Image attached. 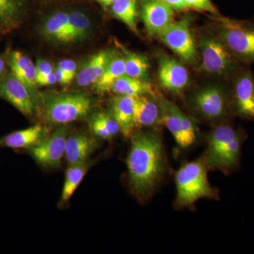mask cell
I'll use <instances>...</instances> for the list:
<instances>
[{
    "label": "cell",
    "mask_w": 254,
    "mask_h": 254,
    "mask_svg": "<svg viewBox=\"0 0 254 254\" xmlns=\"http://www.w3.org/2000/svg\"><path fill=\"white\" fill-rule=\"evenodd\" d=\"M127 158L128 185L135 197L147 201L161 185L168 169L163 141L158 132H133Z\"/></svg>",
    "instance_id": "cell-1"
},
{
    "label": "cell",
    "mask_w": 254,
    "mask_h": 254,
    "mask_svg": "<svg viewBox=\"0 0 254 254\" xmlns=\"http://www.w3.org/2000/svg\"><path fill=\"white\" fill-rule=\"evenodd\" d=\"M247 138V133L242 128H235L229 123L217 125L205 138L207 147L203 156L208 170L220 171L225 175L237 171Z\"/></svg>",
    "instance_id": "cell-2"
},
{
    "label": "cell",
    "mask_w": 254,
    "mask_h": 254,
    "mask_svg": "<svg viewBox=\"0 0 254 254\" xmlns=\"http://www.w3.org/2000/svg\"><path fill=\"white\" fill-rule=\"evenodd\" d=\"M208 167L204 157L187 162L175 173L177 195L174 206L180 210L190 208L201 198L219 199V191L208 180Z\"/></svg>",
    "instance_id": "cell-3"
},
{
    "label": "cell",
    "mask_w": 254,
    "mask_h": 254,
    "mask_svg": "<svg viewBox=\"0 0 254 254\" xmlns=\"http://www.w3.org/2000/svg\"><path fill=\"white\" fill-rule=\"evenodd\" d=\"M93 105V100L83 93H41L40 112L48 123L63 126L86 118Z\"/></svg>",
    "instance_id": "cell-4"
},
{
    "label": "cell",
    "mask_w": 254,
    "mask_h": 254,
    "mask_svg": "<svg viewBox=\"0 0 254 254\" xmlns=\"http://www.w3.org/2000/svg\"><path fill=\"white\" fill-rule=\"evenodd\" d=\"M190 108L193 114L208 123L217 125L228 123L235 116L232 103V88L208 85L195 92L190 99Z\"/></svg>",
    "instance_id": "cell-5"
},
{
    "label": "cell",
    "mask_w": 254,
    "mask_h": 254,
    "mask_svg": "<svg viewBox=\"0 0 254 254\" xmlns=\"http://www.w3.org/2000/svg\"><path fill=\"white\" fill-rule=\"evenodd\" d=\"M200 68L208 74L233 79L245 67L217 34L205 33L199 41Z\"/></svg>",
    "instance_id": "cell-6"
},
{
    "label": "cell",
    "mask_w": 254,
    "mask_h": 254,
    "mask_svg": "<svg viewBox=\"0 0 254 254\" xmlns=\"http://www.w3.org/2000/svg\"><path fill=\"white\" fill-rule=\"evenodd\" d=\"M216 34L240 63H254V22L215 15Z\"/></svg>",
    "instance_id": "cell-7"
},
{
    "label": "cell",
    "mask_w": 254,
    "mask_h": 254,
    "mask_svg": "<svg viewBox=\"0 0 254 254\" xmlns=\"http://www.w3.org/2000/svg\"><path fill=\"white\" fill-rule=\"evenodd\" d=\"M157 99L161 111V125L168 128L180 148L187 149L191 147L197 140L195 120L163 95L158 93Z\"/></svg>",
    "instance_id": "cell-8"
},
{
    "label": "cell",
    "mask_w": 254,
    "mask_h": 254,
    "mask_svg": "<svg viewBox=\"0 0 254 254\" xmlns=\"http://www.w3.org/2000/svg\"><path fill=\"white\" fill-rule=\"evenodd\" d=\"M190 16H185L170 23L158 37L183 63L195 66L199 63L200 54L190 31Z\"/></svg>",
    "instance_id": "cell-9"
},
{
    "label": "cell",
    "mask_w": 254,
    "mask_h": 254,
    "mask_svg": "<svg viewBox=\"0 0 254 254\" xmlns=\"http://www.w3.org/2000/svg\"><path fill=\"white\" fill-rule=\"evenodd\" d=\"M0 98L28 118L41 110V93L28 88L11 72L0 81Z\"/></svg>",
    "instance_id": "cell-10"
},
{
    "label": "cell",
    "mask_w": 254,
    "mask_h": 254,
    "mask_svg": "<svg viewBox=\"0 0 254 254\" xmlns=\"http://www.w3.org/2000/svg\"><path fill=\"white\" fill-rule=\"evenodd\" d=\"M69 127L63 125L53 134L46 137L38 144L28 150L32 158L38 165L46 169H57L61 166L65 155L66 140Z\"/></svg>",
    "instance_id": "cell-11"
},
{
    "label": "cell",
    "mask_w": 254,
    "mask_h": 254,
    "mask_svg": "<svg viewBox=\"0 0 254 254\" xmlns=\"http://www.w3.org/2000/svg\"><path fill=\"white\" fill-rule=\"evenodd\" d=\"M232 103L235 116L254 121V75L244 68L232 79Z\"/></svg>",
    "instance_id": "cell-12"
},
{
    "label": "cell",
    "mask_w": 254,
    "mask_h": 254,
    "mask_svg": "<svg viewBox=\"0 0 254 254\" xmlns=\"http://www.w3.org/2000/svg\"><path fill=\"white\" fill-rule=\"evenodd\" d=\"M158 78L162 88L179 94L190 84V74L180 60L161 53L158 56Z\"/></svg>",
    "instance_id": "cell-13"
},
{
    "label": "cell",
    "mask_w": 254,
    "mask_h": 254,
    "mask_svg": "<svg viewBox=\"0 0 254 254\" xmlns=\"http://www.w3.org/2000/svg\"><path fill=\"white\" fill-rule=\"evenodd\" d=\"M141 16L147 34L158 36L174 21L172 6L160 0H141Z\"/></svg>",
    "instance_id": "cell-14"
},
{
    "label": "cell",
    "mask_w": 254,
    "mask_h": 254,
    "mask_svg": "<svg viewBox=\"0 0 254 254\" xmlns=\"http://www.w3.org/2000/svg\"><path fill=\"white\" fill-rule=\"evenodd\" d=\"M133 125L134 128L161 125V111L157 94L143 95L135 98Z\"/></svg>",
    "instance_id": "cell-15"
},
{
    "label": "cell",
    "mask_w": 254,
    "mask_h": 254,
    "mask_svg": "<svg viewBox=\"0 0 254 254\" xmlns=\"http://www.w3.org/2000/svg\"><path fill=\"white\" fill-rule=\"evenodd\" d=\"M115 53L113 50H101L88 58L76 75L78 86L87 87L96 83L103 76Z\"/></svg>",
    "instance_id": "cell-16"
},
{
    "label": "cell",
    "mask_w": 254,
    "mask_h": 254,
    "mask_svg": "<svg viewBox=\"0 0 254 254\" xmlns=\"http://www.w3.org/2000/svg\"><path fill=\"white\" fill-rule=\"evenodd\" d=\"M46 135V128L41 124H36L0 138V148L29 150L44 139Z\"/></svg>",
    "instance_id": "cell-17"
},
{
    "label": "cell",
    "mask_w": 254,
    "mask_h": 254,
    "mask_svg": "<svg viewBox=\"0 0 254 254\" xmlns=\"http://www.w3.org/2000/svg\"><path fill=\"white\" fill-rule=\"evenodd\" d=\"M110 113L118 123L120 132L125 138L131 137L135 128L133 125L135 98L117 95L110 100Z\"/></svg>",
    "instance_id": "cell-18"
},
{
    "label": "cell",
    "mask_w": 254,
    "mask_h": 254,
    "mask_svg": "<svg viewBox=\"0 0 254 254\" xmlns=\"http://www.w3.org/2000/svg\"><path fill=\"white\" fill-rule=\"evenodd\" d=\"M91 31V20L86 13L81 10H68L67 26L58 43L68 44L84 41L90 36Z\"/></svg>",
    "instance_id": "cell-19"
},
{
    "label": "cell",
    "mask_w": 254,
    "mask_h": 254,
    "mask_svg": "<svg viewBox=\"0 0 254 254\" xmlns=\"http://www.w3.org/2000/svg\"><path fill=\"white\" fill-rule=\"evenodd\" d=\"M97 146V142L85 133L70 135L66 140L65 158L68 165L83 163L88 160Z\"/></svg>",
    "instance_id": "cell-20"
},
{
    "label": "cell",
    "mask_w": 254,
    "mask_h": 254,
    "mask_svg": "<svg viewBox=\"0 0 254 254\" xmlns=\"http://www.w3.org/2000/svg\"><path fill=\"white\" fill-rule=\"evenodd\" d=\"M11 72L33 91L36 89L37 71L36 64L21 52L14 50L8 57Z\"/></svg>",
    "instance_id": "cell-21"
},
{
    "label": "cell",
    "mask_w": 254,
    "mask_h": 254,
    "mask_svg": "<svg viewBox=\"0 0 254 254\" xmlns=\"http://www.w3.org/2000/svg\"><path fill=\"white\" fill-rule=\"evenodd\" d=\"M116 43L125 61V75L142 81H148L150 63L148 58L139 53L130 51L118 42Z\"/></svg>",
    "instance_id": "cell-22"
},
{
    "label": "cell",
    "mask_w": 254,
    "mask_h": 254,
    "mask_svg": "<svg viewBox=\"0 0 254 254\" xmlns=\"http://www.w3.org/2000/svg\"><path fill=\"white\" fill-rule=\"evenodd\" d=\"M26 0H0V31L8 33L15 29L22 18Z\"/></svg>",
    "instance_id": "cell-23"
},
{
    "label": "cell",
    "mask_w": 254,
    "mask_h": 254,
    "mask_svg": "<svg viewBox=\"0 0 254 254\" xmlns=\"http://www.w3.org/2000/svg\"><path fill=\"white\" fill-rule=\"evenodd\" d=\"M110 92L133 98L143 95L155 94L149 82L130 77L125 74L114 82Z\"/></svg>",
    "instance_id": "cell-24"
},
{
    "label": "cell",
    "mask_w": 254,
    "mask_h": 254,
    "mask_svg": "<svg viewBox=\"0 0 254 254\" xmlns=\"http://www.w3.org/2000/svg\"><path fill=\"white\" fill-rule=\"evenodd\" d=\"M88 161L89 160L76 164V165H69V168L66 172L61 199H60V205H63L67 203L68 200L74 193L75 190L81 183L82 180H83L85 175L88 173V170L92 165L91 162Z\"/></svg>",
    "instance_id": "cell-25"
},
{
    "label": "cell",
    "mask_w": 254,
    "mask_h": 254,
    "mask_svg": "<svg viewBox=\"0 0 254 254\" xmlns=\"http://www.w3.org/2000/svg\"><path fill=\"white\" fill-rule=\"evenodd\" d=\"M125 74V65L123 55L115 52L103 76L93 85L95 91L100 93L110 92L114 82Z\"/></svg>",
    "instance_id": "cell-26"
},
{
    "label": "cell",
    "mask_w": 254,
    "mask_h": 254,
    "mask_svg": "<svg viewBox=\"0 0 254 254\" xmlns=\"http://www.w3.org/2000/svg\"><path fill=\"white\" fill-rule=\"evenodd\" d=\"M68 21V10H60L49 15L45 20L41 33L46 40L58 43L66 29Z\"/></svg>",
    "instance_id": "cell-27"
},
{
    "label": "cell",
    "mask_w": 254,
    "mask_h": 254,
    "mask_svg": "<svg viewBox=\"0 0 254 254\" xmlns=\"http://www.w3.org/2000/svg\"><path fill=\"white\" fill-rule=\"evenodd\" d=\"M138 0H118L110 7L112 15L125 23L133 33H138L136 18Z\"/></svg>",
    "instance_id": "cell-28"
},
{
    "label": "cell",
    "mask_w": 254,
    "mask_h": 254,
    "mask_svg": "<svg viewBox=\"0 0 254 254\" xmlns=\"http://www.w3.org/2000/svg\"><path fill=\"white\" fill-rule=\"evenodd\" d=\"M89 126L95 136L105 140H110L113 138L106 127H105L104 124L100 120L98 114H95L92 117L90 120Z\"/></svg>",
    "instance_id": "cell-29"
},
{
    "label": "cell",
    "mask_w": 254,
    "mask_h": 254,
    "mask_svg": "<svg viewBox=\"0 0 254 254\" xmlns=\"http://www.w3.org/2000/svg\"><path fill=\"white\" fill-rule=\"evenodd\" d=\"M189 9H194L199 11H206L218 15V10L212 3L211 0H185Z\"/></svg>",
    "instance_id": "cell-30"
},
{
    "label": "cell",
    "mask_w": 254,
    "mask_h": 254,
    "mask_svg": "<svg viewBox=\"0 0 254 254\" xmlns=\"http://www.w3.org/2000/svg\"><path fill=\"white\" fill-rule=\"evenodd\" d=\"M97 114L113 138L120 132L118 123H117L110 112H100Z\"/></svg>",
    "instance_id": "cell-31"
},
{
    "label": "cell",
    "mask_w": 254,
    "mask_h": 254,
    "mask_svg": "<svg viewBox=\"0 0 254 254\" xmlns=\"http://www.w3.org/2000/svg\"><path fill=\"white\" fill-rule=\"evenodd\" d=\"M58 67L60 68L62 71L67 75L68 78L71 81H72L75 76H76L77 72V64L76 62L71 60H61L58 63Z\"/></svg>",
    "instance_id": "cell-32"
},
{
    "label": "cell",
    "mask_w": 254,
    "mask_h": 254,
    "mask_svg": "<svg viewBox=\"0 0 254 254\" xmlns=\"http://www.w3.org/2000/svg\"><path fill=\"white\" fill-rule=\"evenodd\" d=\"M37 76L36 78L43 77L49 73L53 72L55 68L53 65L47 60L43 59L37 60L36 63Z\"/></svg>",
    "instance_id": "cell-33"
},
{
    "label": "cell",
    "mask_w": 254,
    "mask_h": 254,
    "mask_svg": "<svg viewBox=\"0 0 254 254\" xmlns=\"http://www.w3.org/2000/svg\"><path fill=\"white\" fill-rule=\"evenodd\" d=\"M57 83L56 77L54 71L43 76V77L36 78L37 86H47L54 85Z\"/></svg>",
    "instance_id": "cell-34"
},
{
    "label": "cell",
    "mask_w": 254,
    "mask_h": 254,
    "mask_svg": "<svg viewBox=\"0 0 254 254\" xmlns=\"http://www.w3.org/2000/svg\"><path fill=\"white\" fill-rule=\"evenodd\" d=\"M160 1L170 5L177 11H187L189 9L185 0H160Z\"/></svg>",
    "instance_id": "cell-35"
},
{
    "label": "cell",
    "mask_w": 254,
    "mask_h": 254,
    "mask_svg": "<svg viewBox=\"0 0 254 254\" xmlns=\"http://www.w3.org/2000/svg\"><path fill=\"white\" fill-rule=\"evenodd\" d=\"M55 77H56L57 83H59L60 84H68L71 82L70 78L68 77L67 75L63 71H62L60 68L57 66L54 69Z\"/></svg>",
    "instance_id": "cell-36"
},
{
    "label": "cell",
    "mask_w": 254,
    "mask_h": 254,
    "mask_svg": "<svg viewBox=\"0 0 254 254\" xmlns=\"http://www.w3.org/2000/svg\"><path fill=\"white\" fill-rule=\"evenodd\" d=\"M104 9H110V6L115 4L118 0H95Z\"/></svg>",
    "instance_id": "cell-37"
},
{
    "label": "cell",
    "mask_w": 254,
    "mask_h": 254,
    "mask_svg": "<svg viewBox=\"0 0 254 254\" xmlns=\"http://www.w3.org/2000/svg\"><path fill=\"white\" fill-rule=\"evenodd\" d=\"M5 69H6V63L3 58H0V78L4 74Z\"/></svg>",
    "instance_id": "cell-38"
}]
</instances>
